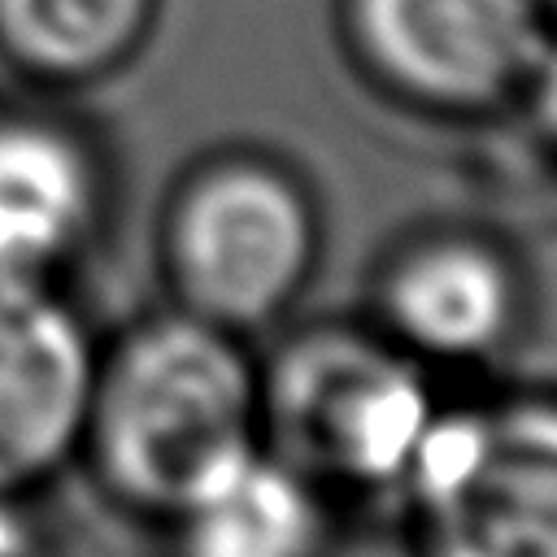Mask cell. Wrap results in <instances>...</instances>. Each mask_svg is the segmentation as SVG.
Instances as JSON below:
<instances>
[{
	"mask_svg": "<svg viewBox=\"0 0 557 557\" xmlns=\"http://www.w3.org/2000/svg\"><path fill=\"white\" fill-rule=\"evenodd\" d=\"M405 483L422 557H557V400L435 418Z\"/></svg>",
	"mask_w": 557,
	"mask_h": 557,
	"instance_id": "obj_2",
	"label": "cell"
},
{
	"mask_svg": "<svg viewBox=\"0 0 557 557\" xmlns=\"http://www.w3.org/2000/svg\"><path fill=\"white\" fill-rule=\"evenodd\" d=\"M96 370L100 348L52 283H0V496L83 448Z\"/></svg>",
	"mask_w": 557,
	"mask_h": 557,
	"instance_id": "obj_5",
	"label": "cell"
},
{
	"mask_svg": "<svg viewBox=\"0 0 557 557\" xmlns=\"http://www.w3.org/2000/svg\"><path fill=\"white\" fill-rule=\"evenodd\" d=\"M144 4L148 0H0V35L44 74H87L135 39Z\"/></svg>",
	"mask_w": 557,
	"mask_h": 557,
	"instance_id": "obj_10",
	"label": "cell"
},
{
	"mask_svg": "<svg viewBox=\"0 0 557 557\" xmlns=\"http://www.w3.org/2000/svg\"><path fill=\"white\" fill-rule=\"evenodd\" d=\"M396 339L426 357H487L518 322V274L479 239H431L383 278Z\"/></svg>",
	"mask_w": 557,
	"mask_h": 557,
	"instance_id": "obj_8",
	"label": "cell"
},
{
	"mask_svg": "<svg viewBox=\"0 0 557 557\" xmlns=\"http://www.w3.org/2000/svg\"><path fill=\"white\" fill-rule=\"evenodd\" d=\"M535 70H540V113L557 131V52L548 61H540Z\"/></svg>",
	"mask_w": 557,
	"mask_h": 557,
	"instance_id": "obj_11",
	"label": "cell"
},
{
	"mask_svg": "<svg viewBox=\"0 0 557 557\" xmlns=\"http://www.w3.org/2000/svg\"><path fill=\"white\" fill-rule=\"evenodd\" d=\"M100 170L52 122L0 117V283H52L96 235Z\"/></svg>",
	"mask_w": 557,
	"mask_h": 557,
	"instance_id": "obj_7",
	"label": "cell"
},
{
	"mask_svg": "<svg viewBox=\"0 0 557 557\" xmlns=\"http://www.w3.org/2000/svg\"><path fill=\"white\" fill-rule=\"evenodd\" d=\"M83 448L122 505L174 518L261 448V374L235 331L148 318L100 352Z\"/></svg>",
	"mask_w": 557,
	"mask_h": 557,
	"instance_id": "obj_1",
	"label": "cell"
},
{
	"mask_svg": "<svg viewBox=\"0 0 557 557\" xmlns=\"http://www.w3.org/2000/svg\"><path fill=\"white\" fill-rule=\"evenodd\" d=\"M265 418L287 448L283 461L352 483H405L435 422L409 361L348 331H318L283 352L261 379Z\"/></svg>",
	"mask_w": 557,
	"mask_h": 557,
	"instance_id": "obj_3",
	"label": "cell"
},
{
	"mask_svg": "<svg viewBox=\"0 0 557 557\" xmlns=\"http://www.w3.org/2000/svg\"><path fill=\"white\" fill-rule=\"evenodd\" d=\"M178 309L226 326H261L296 300L313 265V213L265 165H222L187 187L165 231Z\"/></svg>",
	"mask_w": 557,
	"mask_h": 557,
	"instance_id": "obj_4",
	"label": "cell"
},
{
	"mask_svg": "<svg viewBox=\"0 0 557 557\" xmlns=\"http://www.w3.org/2000/svg\"><path fill=\"white\" fill-rule=\"evenodd\" d=\"M170 522L183 557H322L326 535L309 474L261 448Z\"/></svg>",
	"mask_w": 557,
	"mask_h": 557,
	"instance_id": "obj_9",
	"label": "cell"
},
{
	"mask_svg": "<svg viewBox=\"0 0 557 557\" xmlns=\"http://www.w3.org/2000/svg\"><path fill=\"white\" fill-rule=\"evenodd\" d=\"M383 65L431 100L479 104L540 65L531 0H366Z\"/></svg>",
	"mask_w": 557,
	"mask_h": 557,
	"instance_id": "obj_6",
	"label": "cell"
}]
</instances>
